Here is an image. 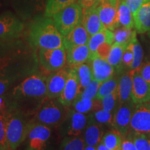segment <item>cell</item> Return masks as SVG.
I'll return each mask as SVG.
<instances>
[{"label":"cell","instance_id":"1","mask_svg":"<svg viewBox=\"0 0 150 150\" xmlns=\"http://www.w3.org/2000/svg\"><path fill=\"white\" fill-rule=\"evenodd\" d=\"M46 79L42 74H31L6 92L12 112L35 115L48 99Z\"/></svg>","mask_w":150,"mask_h":150},{"label":"cell","instance_id":"2","mask_svg":"<svg viewBox=\"0 0 150 150\" xmlns=\"http://www.w3.org/2000/svg\"><path fill=\"white\" fill-rule=\"evenodd\" d=\"M27 41L34 49L63 47V37L53 19L44 14L33 18L28 27Z\"/></svg>","mask_w":150,"mask_h":150},{"label":"cell","instance_id":"3","mask_svg":"<svg viewBox=\"0 0 150 150\" xmlns=\"http://www.w3.org/2000/svg\"><path fill=\"white\" fill-rule=\"evenodd\" d=\"M31 116L15 111L8 115L7 125V143L11 150H16L27 139L30 130L35 125Z\"/></svg>","mask_w":150,"mask_h":150},{"label":"cell","instance_id":"4","mask_svg":"<svg viewBox=\"0 0 150 150\" xmlns=\"http://www.w3.org/2000/svg\"><path fill=\"white\" fill-rule=\"evenodd\" d=\"M67 111L66 106L61 104L59 99H48L38 110L32 120L35 124H40L49 127H55L64 121Z\"/></svg>","mask_w":150,"mask_h":150},{"label":"cell","instance_id":"5","mask_svg":"<svg viewBox=\"0 0 150 150\" xmlns=\"http://www.w3.org/2000/svg\"><path fill=\"white\" fill-rule=\"evenodd\" d=\"M83 9L78 3L74 2L62 9L52 17L56 27L65 36L81 23Z\"/></svg>","mask_w":150,"mask_h":150},{"label":"cell","instance_id":"6","mask_svg":"<svg viewBox=\"0 0 150 150\" xmlns=\"http://www.w3.org/2000/svg\"><path fill=\"white\" fill-rule=\"evenodd\" d=\"M24 31L23 20L16 13L10 11L0 13V42L21 38Z\"/></svg>","mask_w":150,"mask_h":150},{"label":"cell","instance_id":"7","mask_svg":"<svg viewBox=\"0 0 150 150\" xmlns=\"http://www.w3.org/2000/svg\"><path fill=\"white\" fill-rule=\"evenodd\" d=\"M38 63L45 72H54L63 68L67 63V52L64 47L56 49H39Z\"/></svg>","mask_w":150,"mask_h":150},{"label":"cell","instance_id":"8","mask_svg":"<svg viewBox=\"0 0 150 150\" xmlns=\"http://www.w3.org/2000/svg\"><path fill=\"white\" fill-rule=\"evenodd\" d=\"M15 13L22 20H32L45 13L47 0H9Z\"/></svg>","mask_w":150,"mask_h":150},{"label":"cell","instance_id":"9","mask_svg":"<svg viewBox=\"0 0 150 150\" xmlns=\"http://www.w3.org/2000/svg\"><path fill=\"white\" fill-rule=\"evenodd\" d=\"M120 0H99L96 6L99 18L105 29L113 31L119 27L117 9Z\"/></svg>","mask_w":150,"mask_h":150},{"label":"cell","instance_id":"10","mask_svg":"<svg viewBox=\"0 0 150 150\" xmlns=\"http://www.w3.org/2000/svg\"><path fill=\"white\" fill-rule=\"evenodd\" d=\"M130 127L134 134H150V103L136 104L131 116Z\"/></svg>","mask_w":150,"mask_h":150},{"label":"cell","instance_id":"11","mask_svg":"<svg viewBox=\"0 0 150 150\" xmlns=\"http://www.w3.org/2000/svg\"><path fill=\"white\" fill-rule=\"evenodd\" d=\"M50 136V127L40 124H35L27 136V150H45Z\"/></svg>","mask_w":150,"mask_h":150},{"label":"cell","instance_id":"12","mask_svg":"<svg viewBox=\"0 0 150 150\" xmlns=\"http://www.w3.org/2000/svg\"><path fill=\"white\" fill-rule=\"evenodd\" d=\"M80 94V83L78 73L75 68H70L64 89L58 99L61 104L68 107L73 104Z\"/></svg>","mask_w":150,"mask_h":150},{"label":"cell","instance_id":"13","mask_svg":"<svg viewBox=\"0 0 150 150\" xmlns=\"http://www.w3.org/2000/svg\"><path fill=\"white\" fill-rule=\"evenodd\" d=\"M69 70L63 68L50 73L46 79L48 99H58L66 84Z\"/></svg>","mask_w":150,"mask_h":150},{"label":"cell","instance_id":"14","mask_svg":"<svg viewBox=\"0 0 150 150\" xmlns=\"http://www.w3.org/2000/svg\"><path fill=\"white\" fill-rule=\"evenodd\" d=\"M131 71L133 73L131 100L135 104L149 102L150 83L142 77L139 68Z\"/></svg>","mask_w":150,"mask_h":150},{"label":"cell","instance_id":"15","mask_svg":"<svg viewBox=\"0 0 150 150\" xmlns=\"http://www.w3.org/2000/svg\"><path fill=\"white\" fill-rule=\"evenodd\" d=\"M134 104H135L132 100L121 104L114 115L113 126L115 130L122 136L128 135V132L131 128L130 122L134 109Z\"/></svg>","mask_w":150,"mask_h":150},{"label":"cell","instance_id":"16","mask_svg":"<svg viewBox=\"0 0 150 150\" xmlns=\"http://www.w3.org/2000/svg\"><path fill=\"white\" fill-rule=\"evenodd\" d=\"M65 129L68 136H79L88 124V117L74 109L68 110L64 121Z\"/></svg>","mask_w":150,"mask_h":150},{"label":"cell","instance_id":"17","mask_svg":"<svg viewBox=\"0 0 150 150\" xmlns=\"http://www.w3.org/2000/svg\"><path fill=\"white\" fill-rule=\"evenodd\" d=\"M81 24L91 36L105 29L99 18L96 6L90 8L83 9Z\"/></svg>","mask_w":150,"mask_h":150},{"label":"cell","instance_id":"18","mask_svg":"<svg viewBox=\"0 0 150 150\" xmlns=\"http://www.w3.org/2000/svg\"><path fill=\"white\" fill-rule=\"evenodd\" d=\"M91 70L93 77L99 83L112 78L114 74V67L106 60L101 59L99 56L91 60Z\"/></svg>","mask_w":150,"mask_h":150},{"label":"cell","instance_id":"19","mask_svg":"<svg viewBox=\"0 0 150 150\" xmlns=\"http://www.w3.org/2000/svg\"><path fill=\"white\" fill-rule=\"evenodd\" d=\"M63 37V46L65 50L76 46L87 45L91 35L81 23Z\"/></svg>","mask_w":150,"mask_h":150},{"label":"cell","instance_id":"20","mask_svg":"<svg viewBox=\"0 0 150 150\" xmlns=\"http://www.w3.org/2000/svg\"><path fill=\"white\" fill-rule=\"evenodd\" d=\"M66 52L67 63L70 68L77 67L89 60L90 50L88 44L73 47L67 50Z\"/></svg>","mask_w":150,"mask_h":150},{"label":"cell","instance_id":"21","mask_svg":"<svg viewBox=\"0 0 150 150\" xmlns=\"http://www.w3.org/2000/svg\"><path fill=\"white\" fill-rule=\"evenodd\" d=\"M104 42H108L112 45L114 42L113 31L105 29L100 32L92 35L90 38L88 43L90 50L89 61H91L95 57H97V50L101 45Z\"/></svg>","mask_w":150,"mask_h":150},{"label":"cell","instance_id":"22","mask_svg":"<svg viewBox=\"0 0 150 150\" xmlns=\"http://www.w3.org/2000/svg\"><path fill=\"white\" fill-rule=\"evenodd\" d=\"M133 16L137 32L144 33L150 31V2L144 4Z\"/></svg>","mask_w":150,"mask_h":150},{"label":"cell","instance_id":"23","mask_svg":"<svg viewBox=\"0 0 150 150\" xmlns=\"http://www.w3.org/2000/svg\"><path fill=\"white\" fill-rule=\"evenodd\" d=\"M132 71L125 73L120 79L118 83V99L120 104H124L131 101L132 91Z\"/></svg>","mask_w":150,"mask_h":150},{"label":"cell","instance_id":"24","mask_svg":"<svg viewBox=\"0 0 150 150\" xmlns=\"http://www.w3.org/2000/svg\"><path fill=\"white\" fill-rule=\"evenodd\" d=\"M117 13L120 25L127 29H133L134 27V16L124 0L119 4Z\"/></svg>","mask_w":150,"mask_h":150},{"label":"cell","instance_id":"25","mask_svg":"<svg viewBox=\"0 0 150 150\" xmlns=\"http://www.w3.org/2000/svg\"><path fill=\"white\" fill-rule=\"evenodd\" d=\"M24 76H25L23 74L13 72L3 73L0 74V96L12 88L15 83Z\"/></svg>","mask_w":150,"mask_h":150},{"label":"cell","instance_id":"26","mask_svg":"<svg viewBox=\"0 0 150 150\" xmlns=\"http://www.w3.org/2000/svg\"><path fill=\"white\" fill-rule=\"evenodd\" d=\"M102 131L95 124H90L84 134V141L88 146L96 147L102 141Z\"/></svg>","mask_w":150,"mask_h":150},{"label":"cell","instance_id":"27","mask_svg":"<svg viewBox=\"0 0 150 150\" xmlns=\"http://www.w3.org/2000/svg\"><path fill=\"white\" fill-rule=\"evenodd\" d=\"M113 34L114 42L127 47L135 38H136V30L127 29L123 27H117L113 31Z\"/></svg>","mask_w":150,"mask_h":150},{"label":"cell","instance_id":"28","mask_svg":"<svg viewBox=\"0 0 150 150\" xmlns=\"http://www.w3.org/2000/svg\"><path fill=\"white\" fill-rule=\"evenodd\" d=\"M122 140V136L115 129L106 133L101 142L110 150H120Z\"/></svg>","mask_w":150,"mask_h":150},{"label":"cell","instance_id":"29","mask_svg":"<svg viewBox=\"0 0 150 150\" xmlns=\"http://www.w3.org/2000/svg\"><path fill=\"white\" fill-rule=\"evenodd\" d=\"M127 46L117 42H113L106 61L113 67H118L121 63H122L123 54Z\"/></svg>","mask_w":150,"mask_h":150},{"label":"cell","instance_id":"30","mask_svg":"<svg viewBox=\"0 0 150 150\" xmlns=\"http://www.w3.org/2000/svg\"><path fill=\"white\" fill-rule=\"evenodd\" d=\"M75 1L76 0H47L44 15L47 17L52 18L56 13L75 2Z\"/></svg>","mask_w":150,"mask_h":150},{"label":"cell","instance_id":"31","mask_svg":"<svg viewBox=\"0 0 150 150\" xmlns=\"http://www.w3.org/2000/svg\"><path fill=\"white\" fill-rule=\"evenodd\" d=\"M73 68L76 69V72L78 73L79 78L80 89L81 91H83L84 88L91 83L93 79L91 67L89 66V65L86 64V63H83V64L79 65L76 67H73Z\"/></svg>","mask_w":150,"mask_h":150},{"label":"cell","instance_id":"32","mask_svg":"<svg viewBox=\"0 0 150 150\" xmlns=\"http://www.w3.org/2000/svg\"><path fill=\"white\" fill-rule=\"evenodd\" d=\"M97 102V101H93V99L81 98L79 95L72 105L73 106V109L74 110L85 114L94 108L95 109V107L98 106L96 104Z\"/></svg>","mask_w":150,"mask_h":150},{"label":"cell","instance_id":"33","mask_svg":"<svg viewBox=\"0 0 150 150\" xmlns=\"http://www.w3.org/2000/svg\"><path fill=\"white\" fill-rule=\"evenodd\" d=\"M85 145L83 138L77 136L66 137L62 142L60 150H83Z\"/></svg>","mask_w":150,"mask_h":150},{"label":"cell","instance_id":"34","mask_svg":"<svg viewBox=\"0 0 150 150\" xmlns=\"http://www.w3.org/2000/svg\"><path fill=\"white\" fill-rule=\"evenodd\" d=\"M113 119L111 112L103 109H99L89 117L90 122H97L99 125H113Z\"/></svg>","mask_w":150,"mask_h":150},{"label":"cell","instance_id":"35","mask_svg":"<svg viewBox=\"0 0 150 150\" xmlns=\"http://www.w3.org/2000/svg\"><path fill=\"white\" fill-rule=\"evenodd\" d=\"M129 45L132 50L134 54V61L130 68L131 70H136L139 68L141 65L142 57H143V50L136 38H135Z\"/></svg>","mask_w":150,"mask_h":150},{"label":"cell","instance_id":"36","mask_svg":"<svg viewBox=\"0 0 150 150\" xmlns=\"http://www.w3.org/2000/svg\"><path fill=\"white\" fill-rule=\"evenodd\" d=\"M118 83H119V81L117 79L114 78L110 79L102 83L99 88L96 99L101 100L108 94L111 93L112 92L115 91L116 90H117Z\"/></svg>","mask_w":150,"mask_h":150},{"label":"cell","instance_id":"37","mask_svg":"<svg viewBox=\"0 0 150 150\" xmlns=\"http://www.w3.org/2000/svg\"><path fill=\"white\" fill-rule=\"evenodd\" d=\"M101 83L93 79L91 82L84 88L83 91L81 93L79 96L81 98L93 99L96 98V96L98 93L99 88L101 86Z\"/></svg>","mask_w":150,"mask_h":150},{"label":"cell","instance_id":"38","mask_svg":"<svg viewBox=\"0 0 150 150\" xmlns=\"http://www.w3.org/2000/svg\"><path fill=\"white\" fill-rule=\"evenodd\" d=\"M132 138L137 150H150V134H134Z\"/></svg>","mask_w":150,"mask_h":150},{"label":"cell","instance_id":"39","mask_svg":"<svg viewBox=\"0 0 150 150\" xmlns=\"http://www.w3.org/2000/svg\"><path fill=\"white\" fill-rule=\"evenodd\" d=\"M117 100H119V99H118V92L117 90H116L115 91L108 94L102 99V108L107 110V111L112 112L115 107Z\"/></svg>","mask_w":150,"mask_h":150},{"label":"cell","instance_id":"40","mask_svg":"<svg viewBox=\"0 0 150 150\" xmlns=\"http://www.w3.org/2000/svg\"><path fill=\"white\" fill-rule=\"evenodd\" d=\"M8 121V115L0 114V145L8 146L7 143L6 131Z\"/></svg>","mask_w":150,"mask_h":150},{"label":"cell","instance_id":"41","mask_svg":"<svg viewBox=\"0 0 150 150\" xmlns=\"http://www.w3.org/2000/svg\"><path fill=\"white\" fill-rule=\"evenodd\" d=\"M111 46L112 45L108 42H104L101 45L97 50V56H99L101 59L105 60L107 59L108 54H109V52L110 51V49H111Z\"/></svg>","mask_w":150,"mask_h":150},{"label":"cell","instance_id":"42","mask_svg":"<svg viewBox=\"0 0 150 150\" xmlns=\"http://www.w3.org/2000/svg\"><path fill=\"white\" fill-rule=\"evenodd\" d=\"M126 4L128 6L129 8L134 15L137 11L144 4L147 2V0H124Z\"/></svg>","mask_w":150,"mask_h":150},{"label":"cell","instance_id":"43","mask_svg":"<svg viewBox=\"0 0 150 150\" xmlns=\"http://www.w3.org/2000/svg\"><path fill=\"white\" fill-rule=\"evenodd\" d=\"M133 61H134V54H133L132 50H131L130 46L128 45L123 54L122 64L129 67H131L133 63Z\"/></svg>","mask_w":150,"mask_h":150},{"label":"cell","instance_id":"44","mask_svg":"<svg viewBox=\"0 0 150 150\" xmlns=\"http://www.w3.org/2000/svg\"><path fill=\"white\" fill-rule=\"evenodd\" d=\"M120 150H137L132 138H127L122 140Z\"/></svg>","mask_w":150,"mask_h":150},{"label":"cell","instance_id":"45","mask_svg":"<svg viewBox=\"0 0 150 150\" xmlns=\"http://www.w3.org/2000/svg\"><path fill=\"white\" fill-rule=\"evenodd\" d=\"M139 72L142 77L150 83V63L139 67Z\"/></svg>","mask_w":150,"mask_h":150},{"label":"cell","instance_id":"46","mask_svg":"<svg viewBox=\"0 0 150 150\" xmlns=\"http://www.w3.org/2000/svg\"><path fill=\"white\" fill-rule=\"evenodd\" d=\"M99 0H77V3L82 9L90 8L95 6L99 3Z\"/></svg>","mask_w":150,"mask_h":150},{"label":"cell","instance_id":"47","mask_svg":"<svg viewBox=\"0 0 150 150\" xmlns=\"http://www.w3.org/2000/svg\"><path fill=\"white\" fill-rule=\"evenodd\" d=\"M8 6H10L9 0H0V11H2Z\"/></svg>","mask_w":150,"mask_h":150},{"label":"cell","instance_id":"48","mask_svg":"<svg viewBox=\"0 0 150 150\" xmlns=\"http://www.w3.org/2000/svg\"><path fill=\"white\" fill-rule=\"evenodd\" d=\"M97 150H110L108 148H107L105 146L104 144H102V142H101L100 144H99L98 145H97V147H96Z\"/></svg>","mask_w":150,"mask_h":150},{"label":"cell","instance_id":"49","mask_svg":"<svg viewBox=\"0 0 150 150\" xmlns=\"http://www.w3.org/2000/svg\"><path fill=\"white\" fill-rule=\"evenodd\" d=\"M83 150H97L96 147H93V146H88L87 147H85Z\"/></svg>","mask_w":150,"mask_h":150},{"label":"cell","instance_id":"50","mask_svg":"<svg viewBox=\"0 0 150 150\" xmlns=\"http://www.w3.org/2000/svg\"><path fill=\"white\" fill-rule=\"evenodd\" d=\"M0 150H11L8 146H4L0 145Z\"/></svg>","mask_w":150,"mask_h":150},{"label":"cell","instance_id":"51","mask_svg":"<svg viewBox=\"0 0 150 150\" xmlns=\"http://www.w3.org/2000/svg\"><path fill=\"white\" fill-rule=\"evenodd\" d=\"M147 1H149V2H150V0H147Z\"/></svg>","mask_w":150,"mask_h":150},{"label":"cell","instance_id":"52","mask_svg":"<svg viewBox=\"0 0 150 150\" xmlns=\"http://www.w3.org/2000/svg\"><path fill=\"white\" fill-rule=\"evenodd\" d=\"M149 36L150 37V31H149Z\"/></svg>","mask_w":150,"mask_h":150}]
</instances>
